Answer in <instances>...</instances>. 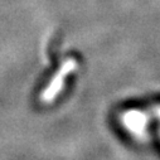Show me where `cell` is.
Segmentation results:
<instances>
[{"instance_id":"obj_1","label":"cell","mask_w":160,"mask_h":160,"mask_svg":"<svg viewBox=\"0 0 160 160\" xmlns=\"http://www.w3.org/2000/svg\"><path fill=\"white\" fill-rule=\"evenodd\" d=\"M77 67V63L74 59H68L67 62L63 63V66L61 67V69L58 71V73L54 76L53 81L51 82V85L46 88V91L42 95V100L43 102H52L53 98L62 91V87L64 85V77L68 76L69 73H72Z\"/></svg>"}]
</instances>
